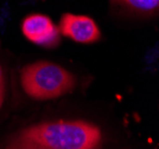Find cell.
<instances>
[{
    "label": "cell",
    "instance_id": "6da1fadb",
    "mask_svg": "<svg viewBox=\"0 0 159 149\" xmlns=\"http://www.w3.org/2000/svg\"><path fill=\"white\" fill-rule=\"evenodd\" d=\"M17 138L51 149H99L101 131L96 125L83 121H57L29 127Z\"/></svg>",
    "mask_w": 159,
    "mask_h": 149
},
{
    "label": "cell",
    "instance_id": "7a4b0ae2",
    "mask_svg": "<svg viewBox=\"0 0 159 149\" xmlns=\"http://www.w3.org/2000/svg\"><path fill=\"white\" fill-rule=\"evenodd\" d=\"M23 89L34 99H52L66 95L75 88V77L60 65L36 62L25 66L20 73Z\"/></svg>",
    "mask_w": 159,
    "mask_h": 149
},
{
    "label": "cell",
    "instance_id": "3957f363",
    "mask_svg": "<svg viewBox=\"0 0 159 149\" xmlns=\"http://www.w3.org/2000/svg\"><path fill=\"white\" fill-rule=\"evenodd\" d=\"M21 31L30 42L52 49L60 44L61 33L52 20L44 14H30L21 24Z\"/></svg>",
    "mask_w": 159,
    "mask_h": 149
},
{
    "label": "cell",
    "instance_id": "277c9868",
    "mask_svg": "<svg viewBox=\"0 0 159 149\" xmlns=\"http://www.w3.org/2000/svg\"><path fill=\"white\" fill-rule=\"evenodd\" d=\"M58 30L63 36L77 43H94L101 37L99 26L92 18L73 13L62 15Z\"/></svg>",
    "mask_w": 159,
    "mask_h": 149
},
{
    "label": "cell",
    "instance_id": "5b68a950",
    "mask_svg": "<svg viewBox=\"0 0 159 149\" xmlns=\"http://www.w3.org/2000/svg\"><path fill=\"white\" fill-rule=\"evenodd\" d=\"M132 10L139 12H154L158 10L159 0H120Z\"/></svg>",
    "mask_w": 159,
    "mask_h": 149
},
{
    "label": "cell",
    "instance_id": "8992f818",
    "mask_svg": "<svg viewBox=\"0 0 159 149\" xmlns=\"http://www.w3.org/2000/svg\"><path fill=\"white\" fill-rule=\"evenodd\" d=\"M6 149H51L48 148L45 146H42L39 143L31 142V141H25V140H14L6 147Z\"/></svg>",
    "mask_w": 159,
    "mask_h": 149
},
{
    "label": "cell",
    "instance_id": "52a82bcc",
    "mask_svg": "<svg viewBox=\"0 0 159 149\" xmlns=\"http://www.w3.org/2000/svg\"><path fill=\"white\" fill-rule=\"evenodd\" d=\"M4 98H5V77H4L2 68L0 65V109L4 103Z\"/></svg>",
    "mask_w": 159,
    "mask_h": 149
}]
</instances>
